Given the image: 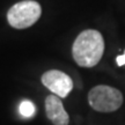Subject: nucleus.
Masks as SVG:
<instances>
[{"label": "nucleus", "instance_id": "1", "mask_svg": "<svg viewBox=\"0 0 125 125\" xmlns=\"http://www.w3.org/2000/svg\"><path fill=\"white\" fill-rule=\"evenodd\" d=\"M104 52L102 34L94 29L80 32L72 45V54L75 62L81 67H94L101 60Z\"/></svg>", "mask_w": 125, "mask_h": 125}, {"label": "nucleus", "instance_id": "2", "mask_svg": "<svg viewBox=\"0 0 125 125\" xmlns=\"http://www.w3.org/2000/svg\"><path fill=\"white\" fill-rule=\"evenodd\" d=\"M42 15V7L35 0H22L7 12V21L14 29H27L35 24Z\"/></svg>", "mask_w": 125, "mask_h": 125}, {"label": "nucleus", "instance_id": "3", "mask_svg": "<svg viewBox=\"0 0 125 125\" xmlns=\"http://www.w3.org/2000/svg\"><path fill=\"white\" fill-rule=\"evenodd\" d=\"M88 102L94 110L100 112H112L123 104V94L121 90L107 85H98L89 90Z\"/></svg>", "mask_w": 125, "mask_h": 125}, {"label": "nucleus", "instance_id": "4", "mask_svg": "<svg viewBox=\"0 0 125 125\" xmlns=\"http://www.w3.org/2000/svg\"><path fill=\"white\" fill-rule=\"evenodd\" d=\"M42 83L58 97H66L73 89V80L71 76L58 70H50L43 73Z\"/></svg>", "mask_w": 125, "mask_h": 125}, {"label": "nucleus", "instance_id": "5", "mask_svg": "<svg viewBox=\"0 0 125 125\" xmlns=\"http://www.w3.org/2000/svg\"><path fill=\"white\" fill-rule=\"evenodd\" d=\"M45 112L53 125H68L70 123V117L62 105V102L54 94L45 98Z\"/></svg>", "mask_w": 125, "mask_h": 125}, {"label": "nucleus", "instance_id": "6", "mask_svg": "<svg viewBox=\"0 0 125 125\" xmlns=\"http://www.w3.org/2000/svg\"><path fill=\"white\" fill-rule=\"evenodd\" d=\"M19 110H20V114L22 115L23 117H27V118H30L35 115L36 112V107L34 105V103L31 101H22L20 107H19Z\"/></svg>", "mask_w": 125, "mask_h": 125}, {"label": "nucleus", "instance_id": "7", "mask_svg": "<svg viewBox=\"0 0 125 125\" xmlns=\"http://www.w3.org/2000/svg\"><path fill=\"white\" fill-rule=\"evenodd\" d=\"M116 62H117V65H118V66H124L125 65V52H124V54L117 57Z\"/></svg>", "mask_w": 125, "mask_h": 125}]
</instances>
